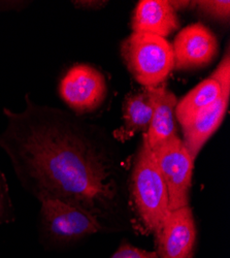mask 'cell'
<instances>
[{
  "instance_id": "6da1fadb",
  "label": "cell",
  "mask_w": 230,
  "mask_h": 258,
  "mask_svg": "<svg viewBox=\"0 0 230 258\" xmlns=\"http://www.w3.org/2000/svg\"><path fill=\"white\" fill-rule=\"evenodd\" d=\"M24 111L5 107L0 148L17 179L39 202L88 212L104 232L138 231L130 206L127 161L103 129L25 95Z\"/></svg>"
},
{
  "instance_id": "7a4b0ae2",
  "label": "cell",
  "mask_w": 230,
  "mask_h": 258,
  "mask_svg": "<svg viewBox=\"0 0 230 258\" xmlns=\"http://www.w3.org/2000/svg\"><path fill=\"white\" fill-rule=\"evenodd\" d=\"M129 199L138 230L144 234L155 233L171 212L169 192L144 137L129 177Z\"/></svg>"
},
{
  "instance_id": "3957f363",
  "label": "cell",
  "mask_w": 230,
  "mask_h": 258,
  "mask_svg": "<svg viewBox=\"0 0 230 258\" xmlns=\"http://www.w3.org/2000/svg\"><path fill=\"white\" fill-rule=\"evenodd\" d=\"M121 54L133 78L147 88L162 85L175 67L173 46L153 34L133 32L122 42Z\"/></svg>"
},
{
  "instance_id": "277c9868",
  "label": "cell",
  "mask_w": 230,
  "mask_h": 258,
  "mask_svg": "<svg viewBox=\"0 0 230 258\" xmlns=\"http://www.w3.org/2000/svg\"><path fill=\"white\" fill-rule=\"evenodd\" d=\"M39 236L48 248L65 247L88 235L104 232L88 212L55 200L40 202Z\"/></svg>"
},
{
  "instance_id": "5b68a950",
  "label": "cell",
  "mask_w": 230,
  "mask_h": 258,
  "mask_svg": "<svg viewBox=\"0 0 230 258\" xmlns=\"http://www.w3.org/2000/svg\"><path fill=\"white\" fill-rule=\"evenodd\" d=\"M169 192L170 211L189 206L195 159L177 136L152 149Z\"/></svg>"
},
{
  "instance_id": "8992f818",
  "label": "cell",
  "mask_w": 230,
  "mask_h": 258,
  "mask_svg": "<svg viewBox=\"0 0 230 258\" xmlns=\"http://www.w3.org/2000/svg\"><path fill=\"white\" fill-rule=\"evenodd\" d=\"M58 92L75 115L91 113L106 99L108 87L104 76L88 64H75L60 79Z\"/></svg>"
},
{
  "instance_id": "52a82bcc",
  "label": "cell",
  "mask_w": 230,
  "mask_h": 258,
  "mask_svg": "<svg viewBox=\"0 0 230 258\" xmlns=\"http://www.w3.org/2000/svg\"><path fill=\"white\" fill-rule=\"evenodd\" d=\"M155 234L159 258H193L197 233L192 209L171 211Z\"/></svg>"
},
{
  "instance_id": "ba28073f",
  "label": "cell",
  "mask_w": 230,
  "mask_h": 258,
  "mask_svg": "<svg viewBox=\"0 0 230 258\" xmlns=\"http://www.w3.org/2000/svg\"><path fill=\"white\" fill-rule=\"evenodd\" d=\"M176 70H189L206 66L218 52L214 33L201 23L183 28L173 45Z\"/></svg>"
},
{
  "instance_id": "9c48e42d",
  "label": "cell",
  "mask_w": 230,
  "mask_h": 258,
  "mask_svg": "<svg viewBox=\"0 0 230 258\" xmlns=\"http://www.w3.org/2000/svg\"><path fill=\"white\" fill-rule=\"evenodd\" d=\"M153 113L150 127L143 137L151 149L162 143L177 137L176 127V106L177 98L175 94L164 85L149 88Z\"/></svg>"
},
{
  "instance_id": "30bf717a",
  "label": "cell",
  "mask_w": 230,
  "mask_h": 258,
  "mask_svg": "<svg viewBox=\"0 0 230 258\" xmlns=\"http://www.w3.org/2000/svg\"><path fill=\"white\" fill-rule=\"evenodd\" d=\"M134 33L169 36L180 26L177 12L165 0H141L132 19Z\"/></svg>"
},
{
  "instance_id": "8fae6325",
  "label": "cell",
  "mask_w": 230,
  "mask_h": 258,
  "mask_svg": "<svg viewBox=\"0 0 230 258\" xmlns=\"http://www.w3.org/2000/svg\"><path fill=\"white\" fill-rule=\"evenodd\" d=\"M229 95L221 94L218 101L210 109L198 115L193 121L182 126L184 140L192 157L196 159L200 150L221 125L227 111Z\"/></svg>"
},
{
  "instance_id": "7c38bea8",
  "label": "cell",
  "mask_w": 230,
  "mask_h": 258,
  "mask_svg": "<svg viewBox=\"0 0 230 258\" xmlns=\"http://www.w3.org/2000/svg\"><path fill=\"white\" fill-rule=\"evenodd\" d=\"M153 113L152 98L149 88L143 87L129 94L124 102V124L114 132L113 138L121 143L126 142L138 133L147 134Z\"/></svg>"
},
{
  "instance_id": "4fadbf2b",
  "label": "cell",
  "mask_w": 230,
  "mask_h": 258,
  "mask_svg": "<svg viewBox=\"0 0 230 258\" xmlns=\"http://www.w3.org/2000/svg\"><path fill=\"white\" fill-rule=\"evenodd\" d=\"M221 88L212 78L199 83L176 106V117L182 126L213 106L221 97Z\"/></svg>"
},
{
  "instance_id": "5bb4252c",
  "label": "cell",
  "mask_w": 230,
  "mask_h": 258,
  "mask_svg": "<svg viewBox=\"0 0 230 258\" xmlns=\"http://www.w3.org/2000/svg\"><path fill=\"white\" fill-rule=\"evenodd\" d=\"M16 220L15 209L10 196L6 175L0 170V225L10 224Z\"/></svg>"
},
{
  "instance_id": "9a60e30c",
  "label": "cell",
  "mask_w": 230,
  "mask_h": 258,
  "mask_svg": "<svg viewBox=\"0 0 230 258\" xmlns=\"http://www.w3.org/2000/svg\"><path fill=\"white\" fill-rule=\"evenodd\" d=\"M193 6L197 7L205 15L219 20H228L230 14V3L220 0H201L193 2Z\"/></svg>"
},
{
  "instance_id": "2e32d148",
  "label": "cell",
  "mask_w": 230,
  "mask_h": 258,
  "mask_svg": "<svg viewBox=\"0 0 230 258\" xmlns=\"http://www.w3.org/2000/svg\"><path fill=\"white\" fill-rule=\"evenodd\" d=\"M215 80L221 88L222 94H230V59L229 52L227 51L225 57L222 59L217 70L210 77Z\"/></svg>"
},
{
  "instance_id": "e0dca14e",
  "label": "cell",
  "mask_w": 230,
  "mask_h": 258,
  "mask_svg": "<svg viewBox=\"0 0 230 258\" xmlns=\"http://www.w3.org/2000/svg\"><path fill=\"white\" fill-rule=\"evenodd\" d=\"M111 258H159L156 251H148L132 246L128 241H123Z\"/></svg>"
},
{
  "instance_id": "ac0fdd59",
  "label": "cell",
  "mask_w": 230,
  "mask_h": 258,
  "mask_svg": "<svg viewBox=\"0 0 230 258\" xmlns=\"http://www.w3.org/2000/svg\"><path fill=\"white\" fill-rule=\"evenodd\" d=\"M73 6L81 10H100L103 7H106L108 2H99V0H76L72 2Z\"/></svg>"
},
{
  "instance_id": "d6986e66",
  "label": "cell",
  "mask_w": 230,
  "mask_h": 258,
  "mask_svg": "<svg viewBox=\"0 0 230 258\" xmlns=\"http://www.w3.org/2000/svg\"><path fill=\"white\" fill-rule=\"evenodd\" d=\"M25 4H28V3H25V2H2L0 3V10L8 11V10L14 9V7L16 10H20V9L26 7Z\"/></svg>"
},
{
  "instance_id": "ffe728a7",
  "label": "cell",
  "mask_w": 230,
  "mask_h": 258,
  "mask_svg": "<svg viewBox=\"0 0 230 258\" xmlns=\"http://www.w3.org/2000/svg\"><path fill=\"white\" fill-rule=\"evenodd\" d=\"M170 5L172 6V8L177 12L183 9H186L188 7L191 6V2H169Z\"/></svg>"
}]
</instances>
